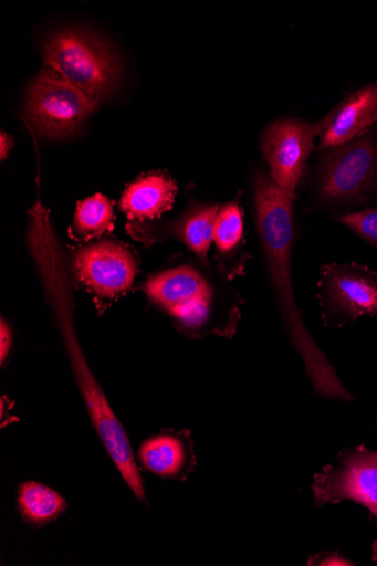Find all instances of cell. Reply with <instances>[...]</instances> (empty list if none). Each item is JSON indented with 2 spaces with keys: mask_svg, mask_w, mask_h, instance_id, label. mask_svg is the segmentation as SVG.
<instances>
[{
  "mask_svg": "<svg viewBox=\"0 0 377 566\" xmlns=\"http://www.w3.org/2000/svg\"><path fill=\"white\" fill-rule=\"evenodd\" d=\"M316 505L354 501L377 518V450L356 446L343 450L334 464L314 475Z\"/></svg>",
  "mask_w": 377,
  "mask_h": 566,
  "instance_id": "ba28073f",
  "label": "cell"
},
{
  "mask_svg": "<svg viewBox=\"0 0 377 566\" xmlns=\"http://www.w3.org/2000/svg\"><path fill=\"white\" fill-rule=\"evenodd\" d=\"M147 298L192 339H231L242 317V297L200 268L181 264L151 275L143 286Z\"/></svg>",
  "mask_w": 377,
  "mask_h": 566,
  "instance_id": "3957f363",
  "label": "cell"
},
{
  "mask_svg": "<svg viewBox=\"0 0 377 566\" xmlns=\"http://www.w3.org/2000/svg\"><path fill=\"white\" fill-rule=\"evenodd\" d=\"M220 210L219 203L193 202L184 214L166 224L161 232L182 242L201 265L209 268L208 253L213 241L214 220Z\"/></svg>",
  "mask_w": 377,
  "mask_h": 566,
  "instance_id": "9a60e30c",
  "label": "cell"
},
{
  "mask_svg": "<svg viewBox=\"0 0 377 566\" xmlns=\"http://www.w3.org/2000/svg\"><path fill=\"white\" fill-rule=\"evenodd\" d=\"M338 222L377 248V208L334 217Z\"/></svg>",
  "mask_w": 377,
  "mask_h": 566,
  "instance_id": "ac0fdd59",
  "label": "cell"
},
{
  "mask_svg": "<svg viewBox=\"0 0 377 566\" xmlns=\"http://www.w3.org/2000/svg\"><path fill=\"white\" fill-rule=\"evenodd\" d=\"M98 101L43 66L27 92V115L44 136L63 138L75 133L96 111Z\"/></svg>",
  "mask_w": 377,
  "mask_h": 566,
  "instance_id": "8992f818",
  "label": "cell"
},
{
  "mask_svg": "<svg viewBox=\"0 0 377 566\" xmlns=\"http://www.w3.org/2000/svg\"><path fill=\"white\" fill-rule=\"evenodd\" d=\"M13 138L6 132H2V138H0V158H2V160L8 158L9 153L13 148Z\"/></svg>",
  "mask_w": 377,
  "mask_h": 566,
  "instance_id": "44dd1931",
  "label": "cell"
},
{
  "mask_svg": "<svg viewBox=\"0 0 377 566\" xmlns=\"http://www.w3.org/2000/svg\"><path fill=\"white\" fill-rule=\"evenodd\" d=\"M27 243L92 427L137 501L148 505L144 479L129 436L95 378L82 348L75 326L71 268L53 230L50 212L40 201L29 211Z\"/></svg>",
  "mask_w": 377,
  "mask_h": 566,
  "instance_id": "6da1fadb",
  "label": "cell"
},
{
  "mask_svg": "<svg viewBox=\"0 0 377 566\" xmlns=\"http://www.w3.org/2000/svg\"><path fill=\"white\" fill-rule=\"evenodd\" d=\"M255 227L269 282L289 339L302 358L313 391L322 398L352 402L326 354L308 333L297 306L292 280L295 241L293 200L271 175L258 170L252 182Z\"/></svg>",
  "mask_w": 377,
  "mask_h": 566,
  "instance_id": "7a4b0ae2",
  "label": "cell"
},
{
  "mask_svg": "<svg viewBox=\"0 0 377 566\" xmlns=\"http://www.w3.org/2000/svg\"><path fill=\"white\" fill-rule=\"evenodd\" d=\"M178 193L168 175L153 172L138 178L124 192L119 208L129 221H153L169 212Z\"/></svg>",
  "mask_w": 377,
  "mask_h": 566,
  "instance_id": "4fadbf2b",
  "label": "cell"
},
{
  "mask_svg": "<svg viewBox=\"0 0 377 566\" xmlns=\"http://www.w3.org/2000/svg\"><path fill=\"white\" fill-rule=\"evenodd\" d=\"M377 178V143L368 134L329 149L315 180V202L343 208L367 200Z\"/></svg>",
  "mask_w": 377,
  "mask_h": 566,
  "instance_id": "5b68a950",
  "label": "cell"
},
{
  "mask_svg": "<svg viewBox=\"0 0 377 566\" xmlns=\"http://www.w3.org/2000/svg\"><path fill=\"white\" fill-rule=\"evenodd\" d=\"M14 344V334L10 324L2 318L0 322V365L6 368Z\"/></svg>",
  "mask_w": 377,
  "mask_h": 566,
  "instance_id": "d6986e66",
  "label": "cell"
},
{
  "mask_svg": "<svg viewBox=\"0 0 377 566\" xmlns=\"http://www.w3.org/2000/svg\"><path fill=\"white\" fill-rule=\"evenodd\" d=\"M115 213L113 202L96 193L77 206L72 232L77 240H87L109 232L114 228Z\"/></svg>",
  "mask_w": 377,
  "mask_h": 566,
  "instance_id": "e0dca14e",
  "label": "cell"
},
{
  "mask_svg": "<svg viewBox=\"0 0 377 566\" xmlns=\"http://www.w3.org/2000/svg\"><path fill=\"white\" fill-rule=\"evenodd\" d=\"M377 122V82L346 97L318 123L320 149H333L359 137Z\"/></svg>",
  "mask_w": 377,
  "mask_h": 566,
  "instance_id": "7c38bea8",
  "label": "cell"
},
{
  "mask_svg": "<svg viewBox=\"0 0 377 566\" xmlns=\"http://www.w3.org/2000/svg\"><path fill=\"white\" fill-rule=\"evenodd\" d=\"M137 460L145 472L179 482L189 480L198 462L189 430H164L148 437L138 448Z\"/></svg>",
  "mask_w": 377,
  "mask_h": 566,
  "instance_id": "8fae6325",
  "label": "cell"
},
{
  "mask_svg": "<svg viewBox=\"0 0 377 566\" xmlns=\"http://www.w3.org/2000/svg\"><path fill=\"white\" fill-rule=\"evenodd\" d=\"M72 272L98 302H113L132 289L138 264L126 247L102 240L75 252Z\"/></svg>",
  "mask_w": 377,
  "mask_h": 566,
  "instance_id": "9c48e42d",
  "label": "cell"
},
{
  "mask_svg": "<svg viewBox=\"0 0 377 566\" xmlns=\"http://www.w3.org/2000/svg\"><path fill=\"white\" fill-rule=\"evenodd\" d=\"M308 564L310 565H342V566L354 565L352 562L344 558L343 556H341L337 553H329V554H326L325 556L316 555L315 557H313V560L312 559L308 560Z\"/></svg>",
  "mask_w": 377,
  "mask_h": 566,
  "instance_id": "ffe728a7",
  "label": "cell"
},
{
  "mask_svg": "<svg viewBox=\"0 0 377 566\" xmlns=\"http://www.w3.org/2000/svg\"><path fill=\"white\" fill-rule=\"evenodd\" d=\"M17 507L28 526L41 530L61 520L70 505L56 490L39 482H23L18 488Z\"/></svg>",
  "mask_w": 377,
  "mask_h": 566,
  "instance_id": "2e32d148",
  "label": "cell"
},
{
  "mask_svg": "<svg viewBox=\"0 0 377 566\" xmlns=\"http://www.w3.org/2000/svg\"><path fill=\"white\" fill-rule=\"evenodd\" d=\"M44 67L56 72L98 102L109 95L122 76L113 49L80 30L53 33L43 48Z\"/></svg>",
  "mask_w": 377,
  "mask_h": 566,
  "instance_id": "277c9868",
  "label": "cell"
},
{
  "mask_svg": "<svg viewBox=\"0 0 377 566\" xmlns=\"http://www.w3.org/2000/svg\"><path fill=\"white\" fill-rule=\"evenodd\" d=\"M243 211L240 203L230 201L221 206L214 220L213 242L217 245L219 271L228 281L243 276L245 272L247 260L238 254L243 243Z\"/></svg>",
  "mask_w": 377,
  "mask_h": 566,
  "instance_id": "5bb4252c",
  "label": "cell"
},
{
  "mask_svg": "<svg viewBox=\"0 0 377 566\" xmlns=\"http://www.w3.org/2000/svg\"><path fill=\"white\" fill-rule=\"evenodd\" d=\"M318 135V123L282 119L269 126L262 136L261 151L269 175L293 201Z\"/></svg>",
  "mask_w": 377,
  "mask_h": 566,
  "instance_id": "30bf717a",
  "label": "cell"
},
{
  "mask_svg": "<svg viewBox=\"0 0 377 566\" xmlns=\"http://www.w3.org/2000/svg\"><path fill=\"white\" fill-rule=\"evenodd\" d=\"M317 298L327 328L338 329L362 317L377 318V274L355 263L323 265Z\"/></svg>",
  "mask_w": 377,
  "mask_h": 566,
  "instance_id": "52a82bcc",
  "label": "cell"
}]
</instances>
